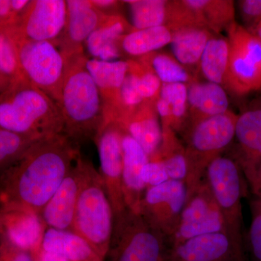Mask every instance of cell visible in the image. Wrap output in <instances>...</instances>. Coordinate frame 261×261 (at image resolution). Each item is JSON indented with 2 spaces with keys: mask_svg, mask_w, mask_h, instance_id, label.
I'll return each instance as SVG.
<instances>
[{
  "mask_svg": "<svg viewBox=\"0 0 261 261\" xmlns=\"http://www.w3.org/2000/svg\"><path fill=\"white\" fill-rule=\"evenodd\" d=\"M80 154V146L63 134L34 142L5 173L1 189L5 206L40 214Z\"/></svg>",
  "mask_w": 261,
  "mask_h": 261,
  "instance_id": "cell-1",
  "label": "cell"
},
{
  "mask_svg": "<svg viewBox=\"0 0 261 261\" xmlns=\"http://www.w3.org/2000/svg\"><path fill=\"white\" fill-rule=\"evenodd\" d=\"M87 57L66 60V69L58 107L63 121V135L80 146L94 140L104 124L102 99L86 68Z\"/></svg>",
  "mask_w": 261,
  "mask_h": 261,
  "instance_id": "cell-2",
  "label": "cell"
},
{
  "mask_svg": "<svg viewBox=\"0 0 261 261\" xmlns=\"http://www.w3.org/2000/svg\"><path fill=\"white\" fill-rule=\"evenodd\" d=\"M0 127L35 140L63 135L58 105L27 80L11 82L0 94Z\"/></svg>",
  "mask_w": 261,
  "mask_h": 261,
  "instance_id": "cell-3",
  "label": "cell"
},
{
  "mask_svg": "<svg viewBox=\"0 0 261 261\" xmlns=\"http://www.w3.org/2000/svg\"><path fill=\"white\" fill-rule=\"evenodd\" d=\"M113 217L112 205L100 173L85 159L73 231L85 239L104 260L109 250Z\"/></svg>",
  "mask_w": 261,
  "mask_h": 261,
  "instance_id": "cell-4",
  "label": "cell"
},
{
  "mask_svg": "<svg viewBox=\"0 0 261 261\" xmlns=\"http://www.w3.org/2000/svg\"><path fill=\"white\" fill-rule=\"evenodd\" d=\"M238 116L228 110L200 122L184 136L187 161V197L203 179L207 166L222 155L233 142Z\"/></svg>",
  "mask_w": 261,
  "mask_h": 261,
  "instance_id": "cell-5",
  "label": "cell"
},
{
  "mask_svg": "<svg viewBox=\"0 0 261 261\" xmlns=\"http://www.w3.org/2000/svg\"><path fill=\"white\" fill-rule=\"evenodd\" d=\"M168 249L167 238L139 213L126 209L113 217L109 261H163Z\"/></svg>",
  "mask_w": 261,
  "mask_h": 261,
  "instance_id": "cell-6",
  "label": "cell"
},
{
  "mask_svg": "<svg viewBox=\"0 0 261 261\" xmlns=\"http://www.w3.org/2000/svg\"><path fill=\"white\" fill-rule=\"evenodd\" d=\"M243 175L232 158L221 155L207 166L204 179L224 217L226 232L244 247L242 199L245 197L246 189Z\"/></svg>",
  "mask_w": 261,
  "mask_h": 261,
  "instance_id": "cell-7",
  "label": "cell"
},
{
  "mask_svg": "<svg viewBox=\"0 0 261 261\" xmlns=\"http://www.w3.org/2000/svg\"><path fill=\"white\" fill-rule=\"evenodd\" d=\"M8 39L14 45L25 80L58 105L66 69V61L59 48L50 42Z\"/></svg>",
  "mask_w": 261,
  "mask_h": 261,
  "instance_id": "cell-8",
  "label": "cell"
},
{
  "mask_svg": "<svg viewBox=\"0 0 261 261\" xmlns=\"http://www.w3.org/2000/svg\"><path fill=\"white\" fill-rule=\"evenodd\" d=\"M229 59L225 89L238 96L261 89V39L238 22L228 27Z\"/></svg>",
  "mask_w": 261,
  "mask_h": 261,
  "instance_id": "cell-9",
  "label": "cell"
},
{
  "mask_svg": "<svg viewBox=\"0 0 261 261\" xmlns=\"http://www.w3.org/2000/svg\"><path fill=\"white\" fill-rule=\"evenodd\" d=\"M216 232L227 233L226 224L203 178L187 197L177 228L168 240V247L176 246L195 237Z\"/></svg>",
  "mask_w": 261,
  "mask_h": 261,
  "instance_id": "cell-10",
  "label": "cell"
},
{
  "mask_svg": "<svg viewBox=\"0 0 261 261\" xmlns=\"http://www.w3.org/2000/svg\"><path fill=\"white\" fill-rule=\"evenodd\" d=\"M187 197L185 182L168 180L147 188L141 201L139 214L166 237L168 242L177 228Z\"/></svg>",
  "mask_w": 261,
  "mask_h": 261,
  "instance_id": "cell-11",
  "label": "cell"
},
{
  "mask_svg": "<svg viewBox=\"0 0 261 261\" xmlns=\"http://www.w3.org/2000/svg\"><path fill=\"white\" fill-rule=\"evenodd\" d=\"M66 19L65 0H30L14 30L5 37L56 44L64 31Z\"/></svg>",
  "mask_w": 261,
  "mask_h": 261,
  "instance_id": "cell-12",
  "label": "cell"
},
{
  "mask_svg": "<svg viewBox=\"0 0 261 261\" xmlns=\"http://www.w3.org/2000/svg\"><path fill=\"white\" fill-rule=\"evenodd\" d=\"M121 128L116 123H106L94 138L100 161V176L111 201L113 215L126 209L122 189L123 150Z\"/></svg>",
  "mask_w": 261,
  "mask_h": 261,
  "instance_id": "cell-13",
  "label": "cell"
},
{
  "mask_svg": "<svg viewBox=\"0 0 261 261\" xmlns=\"http://www.w3.org/2000/svg\"><path fill=\"white\" fill-rule=\"evenodd\" d=\"M163 261H246L244 247L226 232L200 235L168 247Z\"/></svg>",
  "mask_w": 261,
  "mask_h": 261,
  "instance_id": "cell-14",
  "label": "cell"
},
{
  "mask_svg": "<svg viewBox=\"0 0 261 261\" xmlns=\"http://www.w3.org/2000/svg\"><path fill=\"white\" fill-rule=\"evenodd\" d=\"M66 3V23L56 43L65 61L84 55V44L106 15L91 0H67Z\"/></svg>",
  "mask_w": 261,
  "mask_h": 261,
  "instance_id": "cell-15",
  "label": "cell"
},
{
  "mask_svg": "<svg viewBox=\"0 0 261 261\" xmlns=\"http://www.w3.org/2000/svg\"><path fill=\"white\" fill-rule=\"evenodd\" d=\"M85 159L79 156L69 173L41 212L47 228L73 231L75 207L84 178Z\"/></svg>",
  "mask_w": 261,
  "mask_h": 261,
  "instance_id": "cell-16",
  "label": "cell"
},
{
  "mask_svg": "<svg viewBox=\"0 0 261 261\" xmlns=\"http://www.w3.org/2000/svg\"><path fill=\"white\" fill-rule=\"evenodd\" d=\"M0 223L10 243L18 250L38 254L47 226L40 214L18 206H5Z\"/></svg>",
  "mask_w": 261,
  "mask_h": 261,
  "instance_id": "cell-17",
  "label": "cell"
},
{
  "mask_svg": "<svg viewBox=\"0 0 261 261\" xmlns=\"http://www.w3.org/2000/svg\"><path fill=\"white\" fill-rule=\"evenodd\" d=\"M86 68L97 85L102 99L104 124L116 123L119 116L122 84L128 70V61L88 59Z\"/></svg>",
  "mask_w": 261,
  "mask_h": 261,
  "instance_id": "cell-18",
  "label": "cell"
},
{
  "mask_svg": "<svg viewBox=\"0 0 261 261\" xmlns=\"http://www.w3.org/2000/svg\"><path fill=\"white\" fill-rule=\"evenodd\" d=\"M187 89V119L182 137L200 122L228 111V96L222 86L195 81L188 84Z\"/></svg>",
  "mask_w": 261,
  "mask_h": 261,
  "instance_id": "cell-19",
  "label": "cell"
},
{
  "mask_svg": "<svg viewBox=\"0 0 261 261\" xmlns=\"http://www.w3.org/2000/svg\"><path fill=\"white\" fill-rule=\"evenodd\" d=\"M123 150L122 189L126 209L140 212L141 201L147 190L141 178L148 157L142 147L129 135L121 129Z\"/></svg>",
  "mask_w": 261,
  "mask_h": 261,
  "instance_id": "cell-20",
  "label": "cell"
},
{
  "mask_svg": "<svg viewBox=\"0 0 261 261\" xmlns=\"http://www.w3.org/2000/svg\"><path fill=\"white\" fill-rule=\"evenodd\" d=\"M238 163L247 180L261 162V109L252 110L239 116L235 128Z\"/></svg>",
  "mask_w": 261,
  "mask_h": 261,
  "instance_id": "cell-21",
  "label": "cell"
},
{
  "mask_svg": "<svg viewBox=\"0 0 261 261\" xmlns=\"http://www.w3.org/2000/svg\"><path fill=\"white\" fill-rule=\"evenodd\" d=\"M133 27L121 15H106L85 42L89 54L103 61H116L123 54V37Z\"/></svg>",
  "mask_w": 261,
  "mask_h": 261,
  "instance_id": "cell-22",
  "label": "cell"
},
{
  "mask_svg": "<svg viewBox=\"0 0 261 261\" xmlns=\"http://www.w3.org/2000/svg\"><path fill=\"white\" fill-rule=\"evenodd\" d=\"M117 124L142 147L148 159L157 153L162 141V126L155 103H143Z\"/></svg>",
  "mask_w": 261,
  "mask_h": 261,
  "instance_id": "cell-23",
  "label": "cell"
},
{
  "mask_svg": "<svg viewBox=\"0 0 261 261\" xmlns=\"http://www.w3.org/2000/svg\"><path fill=\"white\" fill-rule=\"evenodd\" d=\"M41 249L59 254L70 261H104L85 239L68 230L47 228Z\"/></svg>",
  "mask_w": 261,
  "mask_h": 261,
  "instance_id": "cell-24",
  "label": "cell"
},
{
  "mask_svg": "<svg viewBox=\"0 0 261 261\" xmlns=\"http://www.w3.org/2000/svg\"><path fill=\"white\" fill-rule=\"evenodd\" d=\"M187 84H162L155 102L161 126L172 128L178 136L185 128L187 119Z\"/></svg>",
  "mask_w": 261,
  "mask_h": 261,
  "instance_id": "cell-25",
  "label": "cell"
},
{
  "mask_svg": "<svg viewBox=\"0 0 261 261\" xmlns=\"http://www.w3.org/2000/svg\"><path fill=\"white\" fill-rule=\"evenodd\" d=\"M173 57L187 70L200 63L206 44L214 33L199 25H186L171 32Z\"/></svg>",
  "mask_w": 261,
  "mask_h": 261,
  "instance_id": "cell-26",
  "label": "cell"
},
{
  "mask_svg": "<svg viewBox=\"0 0 261 261\" xmlns=\"http://www.w3.org/2000/svg\"><path fill=\"white\" fill-rule=\"evenodd\" d=\"M229 44L227 37L213 34L201 56L199 68L207 82L225 89L227 77Z\"/></svg>",
  "mask_w": 261,
  "mask_h": 261,
  "instance_id": "cell-27",
  "label": "cell"
},
{
  "mask_svg": "<svg viewBox=\"0 0 261 261\" xmlns=\"http://www.w3.org/2000/svg\"><path fill=\"white\" fill-rule=\"evenodd\" d=\"M202 25L214 34L226 31L235 20L234 2L231 0H185Z\"/></svg>",
  "mask_w": 261,
  "mask_h": 261,
  "instance_id": "cell-28",
  "label": "cell"
},
{
  "mask_svg": "<svg viewBox=\"0 0 261 261\" xmlns=\"http://www.w3.org/2000/svg\"><path fill=\"white\" fill-rule=\"evenodd\" d=\"M171 39L172 34L165 25L132 30L123 37L121 48L128 56L140 58L171 44Z\"/></svg>",
  "mask_w": 261,
  "mask_h": 261,
  "instance_id": "cell-29",
  "label": "cell"
},
{
  "mask_svg": "<svg viewBox=\"0 0 261 261\" xmlns=\"http://www.w3.org/2000/svg\"><path fill=\"white\" fill-rule=\"evenodd\" d=\"M156 154L164 165L170 179L186 181V148L172 128L162 126V141Z\"/></svg>",
  "mask_w": 261,
  "mask_h": 261,
  "instance_id": "cell-30",
  "label": "cell"
},
{
  "mask_svg": "<svg viewBox=\"0 0 261 261\" xmlns=\"http://www.w3.org/2000/svg\"><path fill=\"white\" fill-rule=\"evenodd\" d=\"M137 60L152 70L162 84L181 83L188 85L197 81L173 56L164 51H154Z\"/></svg>",
  "mask_w": 261,
  "mask_h": 261,
  "instance_id": "cell-31",
  "label": "cell"
},
{
  "mask_svg": "<svg viewBox=\"0 0 261 261\" xmlns=\"http://www.w3.org/2000/svg\"><path fill=\"white\" fill-rule=\"evenodd\" d=\"M130 7L133 30L166 25L168 1L166 0H133L123 1Z\"/></svg>",
  "mask_w": 261,
  "mask_h": 261,
  "instance_id": "cell-32",
  "label": "cell"
},
{
  "mask_svg": "<svg viewBox=\"0 0 261 261\" xmlns=\"http://www.w3.org/2000/svg\"><path fill=\"white\" fill-rule=\"evenodd\" d=\"M128 71L134 75L137 89L145 102L155 103L162 83L155 74L138 60H128Z\"/></svg>",
  "mask_w": 261,
  "mask_h": 261,
  "instance_id": "cell-33",
  "label": "cell"
},
{
  "mask_svg": "<svg viewBox=\"0 0 261 261\" xmlns=\"http://www.w3.org/2000/svg\"><path fill=\"white\" fill-rule=\"evenodd\" d=\"M37 141L0 127V166L13 164Z\"/></svg>",
  "mask_w": 261,
  "mask_h": 261,
  "instance_id": "cell-34",
  "label": "cell"
},
{
  "mask_svg": "<svg viewBox=\"0 0 261 261\" xmlns=\"http://www.w3.org/2000/svg\"><path fill=\"white\" fill-rule=\"evenodd\" d=\"M0 73L11 80H25L20 70L14 45L8 37L0 34Z\"/></svg>",
  "mask_w": 261,
  "mask_h": 261,
  "instance_id": "cell-35",
  "label": "cell"
},
{
  "mask_svg": "<svg viewBox=\"0 0 261 261\" xmlns=\"http://www.w3.org/2000/svg\"><path fill=\"white\" fill-rule=\"evenodd\" d=\"M251 223L247 244L252 261H261V200L255 197L250 202Z\"/></svg>",
  "mask_w": 261,
  "mask_h": 261,
  "instance_id": "cell-36",
  "label": "cell"
},
{
  "mask_svg": "<svg viewBox=\"0 0 261 261\" xmlns=\"http://www.w3.org/2000/svg\"><path fill=\"white\" fill-rule=\"evenodd\" d=\"M141 178L147 188L158 186L170 180L164 165L156 154L149 158L148 162L144 166Z\"/></svg>",
  "mask_w": 261,
  "mask_h": 261,
  "instance_id": "cell-37",
  "label": "cell"
},
{
  "mask_svg": "<svg viewBox=\"0 0 261 261\" xmlns=\"http://www.w3.org/2000/svg\"><path fill=\"white\" fill-rule=\"evenodd\" d=\"M238 5L243 27L251 32L261 20V0H240Z\"/></svg>",
  "mask_w": 261,
  "mask_h": 261,
  "instance_id": "cell-38",
  "label": "cell"
},
{
  "mask_svg": "<svg viewBox=\"0 0 261 261\" xmlns=\"http://www.w3.org/2000/svg\"><path fill=\"white\" fill-rule=\"evenodd\" d=\"M20 16L13 9L11 0H0V34L8 36L13 32Z\"/></svg>",
  "mask_w": 261,
  "mask_h": 261,
  "instance_id": "cell-39",
  "label": "cell"
},
{
  "mask_svg": "<svg viewBox=\"0 0 261 261\" xmlns=\"http://www.w3.org/2000/svg\"><path fill=\"white\" fill-rule=\"evenodd\" d=\"M92 4L105 15H118L116 10L122 2L116 0H91Z\"/></svg>",
  "mask_w": 261,
  "mask_h": 261,
  "instance_id": "cell-40",
  "label": "cell"
},
{
  "mask_svg": "<svg viewBox=\"0 0 261 261\" xmlns=\"http://www.w3.org/2000/svg\"><path fill=\"white\" fill-rule=\"evenodd\" d=\"M247 181L255 197L261 200V162Z\"/></svg>",
  "mask_w": 261,
  "mask_h": 261,
  "instance_id": "cell-41",
  "label": "cell"
},
{
  "mask_svg": "<svg viewBox=\"0 0 261 261\" xmlns=\"http://www.w3.org/2000/svg\"><path fill=\"white\" fill-rule=\"evenodd\" d=\"M38 254L32 252L24 251L18 250L14 252L12 257H10V261H38Z\"/></svg>",
  "mask_w": 261,
  "mask_h": 261,
  "instance_id": "cell-42",
  "label": "cell"
},
{
  "mask_svg": "<svg viewBox=\"0 0 261 261\" xmlns=\"http://www.w3.org/2000/svg\"><path fill=\"white\" fill-rule=\"evenodd\" d=\"M38 261H70L66 257L55 252L44 251L41 249L37 255Z\"/></svg>",
  "mask_w": 261,
  "mask_h": 261,
  "instance_id": "cell-43",
  "label": "cell"
},
{
  "mask_svg": "<svg viewBox=\"0 0 261 261\" xmlns=\"http://www.w3.org/2000/svg\"><path fill=\"white\" fill-rule=\"evenodd\" d=\"M10 84H11V80L0 73V94L4 92L9 87Z\"/></svg>",
  "mask_w": 261,
  "mask_h": 261,
  "instance_id": "cell-44",
  "label": "cell"
},
{
  "mask_svg": "<svg viewBox=\"0 0 261 261\" xmlns=\"http://www.w3.org/2000/svg\"><path fill=\"white\" fill-rule=\"evenodd\" d=\"M250 32L252 33V34H254V35L256 36V37H258L259 39H261V20L257 24L256 27L252 29L251 32Z\"/></svg>",
  "mask_w": 261,
  "mask_h": 261,
  "instance_id": "cell-45",
  "label": "cell"
}]
</instances>
